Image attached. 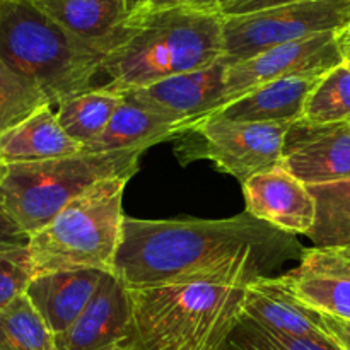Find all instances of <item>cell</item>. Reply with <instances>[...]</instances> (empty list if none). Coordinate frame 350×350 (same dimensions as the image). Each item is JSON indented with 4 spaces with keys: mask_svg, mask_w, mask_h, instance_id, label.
Instances as JSON below:
<instances>
[{
    "mask_svg": "<svg viewBox=\"0 0 350 350\" xmlns=\"http://www.w3.org/2000/svg\"><path fill=\"white\" fill-rule=\"evenodd\" d=\"M296 236L248 212L219 221L125 217L113 273L126 289L250 286L304 253Z\"/></svg>",
    "mask_w": 350,
    "mask_h": 350,
    "instance_id": "obj_1",
    "label": "cell"
},
{
    "mask_svg": "<svg viewBox=\"0 0 350 350\" xmlns=\"http://www.w3.org/2000/svg\"><path fill=\"white\" fill-rule=\"evenodd\" d=\"M221 10L163 9L135 12L108 40L103 88L132 91L173 75L200 70L224 57Z\"/></svg>",
    "mask_w": 350,
    "mask_h": 350,
    "instance_id": "obj_2",
    "label": "cell"
},
{
    "mask_svg": "<svg viewBox=\"0 0 350 350\" xmlns=\"http://www.w3.org/2000/svg\"><path fill=\"white\" fill-rule=\"evenodd\" d=\"M106 50L68 33L31 0H0V58L51 106L94 88Z\"/></svg>",
    "mask_w": 350,
    "mask_h": 350,
    "instance_id": "obj_3",
    "label": "cell"
},
{
    "mask_svg": "<svg viewBox=\"0 0 350 350\" xmlns=\"http://www.w3.org/2000/svg\"><path fill=\"white\" fill-rule=\"evenodd\" d=\"M248 286L178 284L129 289L130 350H217L243 314Z\"/></svg>",
    "mask_w": 350,
    "mask_h": 350,
    "instance_id": "obj_4",
    "label": "cell"
},
{
    "mask_svg": "<svg viewBox=\"0 0 350 350\" xmlns=\"http://www.w3.org/2000/svg\"><path fill=\"white\" fill-rule=\"evenodd\" d=\"M142 154L144 150H82L58 159L0 166V205L31 238L99 181L135 176Z\"/></svg>",
    "mask_w": 350,
    "mask_h": 350,
    "instance_id": "obj_5",
    "label": "cell"
},
{
    "mask_svg": "<svg viewBox=\"0 0 350 350\" xmlns=\"http://www.w3.org/2000/svg\"><path fill=\"white\" fill-rule=\"evenodd\" d=\"M132 176L99 181L29 238L38 273L75 267L113 272L123 238V195Z\"/></svg>",
    "mask_w": 350,
    "mask_h": 350,
    "instance_id": "obj_6",
    "label": "cell"
},
{
    "mask_svg": "<svg viewBox=\"0 0 350 350\" xmlns=\"http://www.w3.org/2000/svg\"><path fill=\"white\" fill-rule=\"evenodd\" d=\"M287 123H255L207 116L180 137L181 161L207 159L245 185L255 174L282 164Z\"/></svg>",
    "mask_w": 350,
    "mask_h": 350,
    "instance_id": "obj_7",
    "label": "cell"
},
{
    "mask_svg": "<svg viewBox=\"0 0 350 350\" xmlns=\"http://www.w3.org/2000/svg\"><path fill=\"white\" fill-rule=\"evenodd\" d=\"M350 0H310L243 16L224 17L226 65H234L269 48L323 33H344Z\"/></svg>",
    "mask_w": 350,
    "mask_h": 350,
    "instance_id": "obj_8",
    "label": "cell"
},
{
    "mask_svg": "<svg viewBox=\"0 0 350 350\" xmlns=\"http://www.w3.org/2000/svg\"><path fill=\"white\" fill-rule=\"evenodd\" d=\"M342 33H323L269 48L226 68V103L279 79L327 74L345 62ZM222 106V108H224ZM219 111V109H217Z\"/></svg>",
    "mask_w": 350,
    "mask_h": 350,
    "instance_id": "obj_9",
    "label": "cell"
},
{
    "mask_svg": "<svg viewBox=\"0 0 350 350\" xmlns=\"http://www.w3.org/2000/svg\"><path fill=\"white\" fill-rule=\"evenodd\" d=\"M224 62L200 70L173 75L144 88L123 92L126 99L185 123L188 129L214 115L226 103Z\"/></svg>",
    "mask_w": 350,
    "mask_h": 350,
    "instance_id": "obj_10",
    "label": "cell"
},
{
    "mask_svg": "<svg viewBox=\"0 0 350 350\" xmlns=\"http://www.w3.org/2000/svg\"><path fill=\"white\" fill-rule=\"evenodd\" d=\"M243 313L269 330L313 342L328 350H345L335 340L320 313L294 294L286 273L263 277L246 287Z\"/></svg>",
    "mask_w": 350,
    "mask_h": 350,
    "instance_id": "obj_11",
    "label": "cell"
},
{
    "mask_svg": "<svg viewBox=\"0 0 350 350\" xmlns=\"http://www.w3.org/2000/svg\"><path fill=\"white\" fill-rule=\"evenodd\" d=\"M282 166L308 187L349 180L350 123H293L284 144Z\"/></svg>",
    "mask_w": 350,
    "mask_h": 350,
    "instance_id": "obj_12",
    "label": "cell"
},
{
    "mask_svg": "<svg viewBox=\"0 0 350 350\" xmlns=\"http://www.w3.org/2000/svg\"><path fill=\"white\" fill-rule=\"evenodd\" d=\"M243 187L246 212L289 234L313 229L317 202L310 187L297 180L282 164L250 178Z\"/></svg>",
    "mask_w": 350,
    "mask_h": 350,
    "instance_id": "obj_13",
    "label": "cell"
},
{
    "mask_svg": "<svg viewBox=\"0 0 350 350\" xmlns=\"http://www.w3.org/2000/svg\"><path fill=\"white\" fill-rule=\"evenodd\" d=\"M132 311L129 289L106 272L98 293L68 330L55 335L58 350H108L130 337Z\"/></svg>",
    "mask_w": 350,
    "mask_h": 350,
    "instance_id": "obj_14",
    "label": "cell"
},
{
    "mask_svg": "<svg viewBox=\"0 0 350 350\" xmlns=\"http://www.w3.org/2000/svg\"><path fill=\"white\" fill-rule=\"evenodd\" d=\"M286 277L308 308L350 321V260L338 250L306 248L299 267Z\"/></svg>",
    "mask_w": 350,
    "mask_h": 350,
    "instance_id": "obj_15",
    "label": "cell"
},
{
    "mask_svg": "<svg viewBox=\"0 0 350 350\" xmlns=\"http://www.w3.org/2000/svg\"><path fill=\"white\" fill-rule=\"evenodd\" d=\"M105 275L106 270L91 267L38 273L31 280L26 296L50 330L55 335L64 334L91 303Z\"/></svg>",
    "mask_w": 350,
    "mask_h": 350,
    "instance_id": "obj_16",
    "label": "cell"
},
{
    "mask_svg": "<svg viewBox=\"0 0 350 350\" xmlns=\"http://www.w3.org/2000/svg\"><path fill=\"white\" fill-rule=\"evenodd\" d=\"M323 75H293L269 82L232 99L224 108L215 111L214 116L236 122L293 125L303 120L308 98Z\"/></svg>",
    "mask_w": 350,
    "mask_h": 350,
    "instance_id": "obj_17",
    "label": "cell"
},
{
    "mask_svg": "<svg viewBox=\"0 0 350 350\" xmlns=\"http://www.w3.org/2000/svg\"><path fill=\"white\" fill-rule=\"evenodd\" d=\"M82 152L68 137L53 106L44 105L0 135V166L58 159Z\"/></svg>",
    "mask_w": 350,
    "mask_h": 350,
    "instance_id": "obj_18",
    "label": "cell"
},
{
    "mask_svg": "<svg viewBox=\"0 0 350 350\" xmlns=\"http://www.w3.org/2000/svg\"><path fill=\"white\" fill-rule=\"evenodd\" d=\"M125 98V96H123ZM188 130L185 123L144 108L130 99H123L105 132L82 147L85 152L113 150H144L164 140L181 137Z\"/></svg>",
    "mask_w": 350,
    "mask_h": 350,
    "instance_id": "obj_19",
    "label": "cell"
},
{
    "mask_svg": "<svg viewBox=\"0 0 350 350\" xmlns=\"http://www.w3.org/2000/svg\"><path fill=\"white\" fill-rule=\"evenodd\" d=\"M68 33L106 44L126 19L122 0H31Z\"/></svg>",
    "mask_w": 350,
    "mask_h": 350,
    "instance_id": "obj_20",
    "label": "cell"
},
{
    "mask_svg": "<svg viewBox=\"0 0 350 350\" xmlns=\"http://www.w3.org/2000/svg\"><path fill=\"white\" fill-rule=\"evenodd\" d=\"M123 99L120 92L98 85L60 103L57 106L58 122L70 139L85 147L105 132Z\"/></svg>",
    "mask_w": 350,
    "mask_h": 350,
    "instance_id": "obj_21",
    "label": "cell"
},
{
    "mask_svg": "<svg viewBox=\"0 0 350 350\" xmlns=\"http://www.w3.org/2000/svg\"><path fill=\"white\" fill-rule=\"evenodd\" d=\"M317 202V219L308 238L317 248L340 250L350 246V178L311 185Z\"/></svg>",
    "mask_w": 350,
    "mask_h": 350,
    "instance_id": "obj_22",
    "label": "cell"
},
{
    "mask_svg": "<svg viewBox=\"0 0 350 350\" xmlns=\"http://www.w3.org/2000/svg\"><path fill=\"white\" fill-rule=\"evenodd\" d=\"M0 350H58L55 334L26 294L0 311Z\"/></svg>",
    "mask_w": 350,
    "mask_h": 350,
    "instance_id": "obj_23",
    "label": "cell"
},
{
    "mask_svg": "<svg viewBox=\"0 0 350 350\" xmlns=\"http://www.w3.org/2000/svg\"><path fill=\"white\" fill-rule=\"evenodd\" d=\"M301 122L310 125L350 123V67L347 62L320 79L310 94Z\"/></svg>",
    "mask_w": 350,
    "mask_h": 350,
    "instance_id": "obj_24",
    "label": "cell"
},
{
    "mask_svg": "<svg viewBox=\"0 0 350 350\" xmlns=\"http://www.w3.org/2000/svg\"><path fill=\"white\" fill-rule=\"evenodd\" d=\"M44 105H50L46 96L0 58V135Z\"/></svg>",
    "mask_w": 350,
    "mask_h": 350,
    "instance_id": "obj_25",
    "label": "cell"
},
{
    "mask_svg": "<svg viewBox=\"0 0 350 350\" xmlns=\"http://www.w3.org/2000/svg\"><path fill=\"white\" fill-rule=\"evenodd\" d=\"M217 350H328L313 342L269 330L245 313Z\"/></svg>",
    "mask_w": 350,
    "mask_h": 350,
    "instance_id": "obj_26",
    "label": "cell"
},
{
    "mask_svg": "<svg viewBox=\"0 0 350 350\" xmlns=\"http://www.w3.org/2000/svg\"><path fill=\"white\" fill-rule=\"evenodd\" d=\"M36 277L29 245L0 246V311L26 294Z\"/></svg>",
    "mask_w": 350,
    "mask_h": 350,
    "instance_id": "obj_27",
    "label": "cell"
},
{
    "mask_svg": "<svg viewBox=\"0 0 350 350\" xmlns=\"http://www.w3.org/2000/svg\"><path fill=\"white\" fill-rule=\"evenodd\" d=\"M310 2V0H232L221 5V14L228 16H243V14L260 12V10L275 9V7L291 5V3Z\"/></svg>",
    "mask_w": 350,
    "mask_h": 350,
    "instance_id": "obj_28",
    "label": "cell"
},
{
    "mask_svg": "<svg viewBox=\"0 0 350 350\" xmlns=\"http://www.w3.org/2000/svg\"><path fill=\"white\" fill-rule=\"evenodd\" d=\"M178 7H185V9H200V10H221L219 0H146L137 12L178 9Z\"/></svg>",
    "mask_w": 350,
    "mask_h": 350,
    "instance_id": "obj_29",
    "label": "cell"
},
{
    "mask_svg": "<svg viewBox=\"0 0 350 350\" xmlns=\"http://www.w3.org/2000/svg\"><path fill=\"white\" fill-rule=\"evenodd\" d=\"M9 245H29V234H26L0 205V246Z\"/></svg>",
    "mask_w": 350,
    "mask_h": 350,
    "instance_id": "obj_30",
    "label": "cell"
},
{
    "mask_svg": "<svg viewBox=\"0 0 350 350\" xmlns=\"http://www.w3.org/2000/svg\"><path fill=\"white\" fill-rule=\"evenodd\" d=\"M321 318H323V323L327 325L330 334L335 337V340L345 350H350V321L337 320V318H332L328 314H321Z\"/></svg>",
    "mask_w": 350,
    "mask_h": 350,
    "instance_id": "obj_31",
    "label": "cell"
},
{
    "mask_svg": "<svg viewBox=\"0 0 350 350\" xmlns=\"http://www.w3.org/2000/svg\"><path fill=\"white\" fill-rule=\"evenodd\" d=\"M122 2H123V7H125L126 17H129L132 16L133 12H137L146 0H122Z\"/></svg>",
    "mask_w": 350,
    "mask_h": 350,
    "instance_id": "obj_32",
    "label": "cell"
},
{
    "mask_svg": "<svg viewBox=\"0 0 350 350\" xmlns=\"http://www.w3.org/2000/svg\"><path fill=\"white\" fill-rule=\"evenodd\" d=\"M340 38H342V43H344V44H350V24H349L347 29H345L344 33L340 34Z\"/></svg>",
    "mask_w": 350,
    "mask_h": 350,
    "instance_id": "obj_33",
    "label": "cell"
},
{
    "mask_svg": "<svg viewBox=\"0 0 350 350\" xmlns=\"http://www.w3.org/2000/svg\"><path fill=\"white\" fill-rule=\"evenodd\" d=\"M338 252H340L342 255L345 256V258L350 260V246H347V248H340V250H338Z\"/></svg>",
    "mask_w": 350,
    "mask_h": 350,
    "instance_id": "obj_34",
    "label": "cell"
},
{
    "mask_svg": "<svg viewBox=\"0 0 350 350\" xmlns=\"http://www.w3.org/2000/svg\"><path fill=\"white\" fill-rule=\"evenodd\" d=\"M344 55H345V62L350 60V44H344Z\"/></svg>",
    "mask_w": 350,
    "mask_h": 350,
    "instance_id": "obj_35",
    "label": "cell"
},
{
    "mask_svg": "<svg viewBox=\"0 0 350 350\" xmlns=\"http://www.w3.org/2000/svg\"><path fill=\"white\" fill-rule=\"evenodd\" d=\"M108 350H130V349L126 347V345L120 344V345H115V347H111V349H108Z\"/></svg>",
    "mask_w": 350,
    "mask_h": 350,
    "instance_id": "obj_36",
    "label": "cell"
},
{
    "mask_svg": "<svg viewBox=\"0 0 350 350\" xmlns=\"http://www.w3.org/2000/svg\"><path fill=\"white\" fill-rule=\"evenodd\" d=\"M232 2V0H219V5H224V3H229Z\"/></svg>",
    "mask_w": 350,
    "mask_h": 350,
    "instance_id": "obj_37",
    "label": "cell"
},
{
    "mask_svg": "<svg viewBox=\"0 0 350 350\" xmlns=\"http://www.w3.org/2000/svg\"><path fill=\"white\" fill-rule=\"evenodd\" d=\"M347 65H349V67H350V60H347Z\"/></svg>",
    "mask_w": 350,
    "mask_h": 350,
    "instance_id": "obj_38",
    "label": "cell"
}]
</instances>
